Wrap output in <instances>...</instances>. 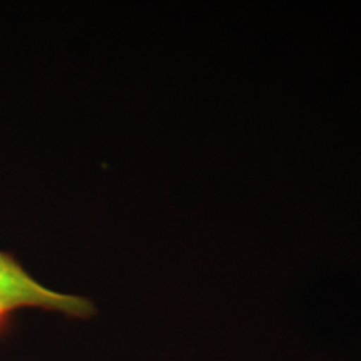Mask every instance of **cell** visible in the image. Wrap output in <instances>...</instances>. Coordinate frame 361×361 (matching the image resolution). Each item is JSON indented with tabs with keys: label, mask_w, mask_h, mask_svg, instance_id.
I'll list each match as a JSON object with an SVG mask.
<instances>
[{
	"label": "cell",
	"mask_w": 361,
	"mask_h": 361,
	"mask_svg": "<svg viewBox=\"0 0 361 361\" xmlns=\"http://www.w3.org/2000/svg\"><path fill=\"white\" fill-rule=\"evenodd\" d=\"M22 308L54 311L72 319H90L97 314L92 300L49 290L30 276L12 252L0 251V331L8 326L12 313Z\"/></svg>",
	"instance_id": "obj_1"
}]
</instances>
